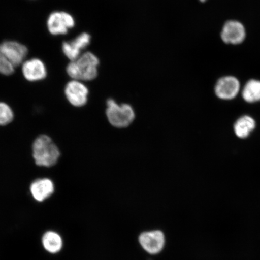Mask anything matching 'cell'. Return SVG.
<instances>
[{"label":"cell","mask_w":260,"mask_h":260,"mask_svg":"<svg viewBox=\"0 0 260 260\" xmlns=\"http://www.w3.org/2000/svg\"><path fill=\"white\" fill-rule=\"evenodd\" d=\"M0 54L8 58L19 69L30 55L27 45L14 40H6L0 43Z\"/></svg>","instance_id":"obj_6"},{"label":"cell","mask_w":260,"mask_h":260,"mask_svg":"<svg viewBox=\"0 0 260 260\" xmlns=\"http://www.w3.org/2000/svg\"><path fill=\"white\" fill-rule=\"evenodd\" d=\"M54 186L53 181L48 178H42L35 181L30 186V191L35 200L42 202L53 193Z\"/></svg>","instance_id":"obj_12"},{"label":"cell","mask_w":260,"mask_h":260,"mask_svg":"<svg viewBox=\"0 0 260 260\" xmlns=\"http://www.w3.org/2000/svg\"><path fill=\"white\" fill-rule=\"evenodd\" d=\"M45 24L49 34L58 37L67 35L76 25V21L69 12L56 10L48 15Z\"/></svg>","instance_id":"obj_4"},{"label":"cell","mask_w":260,"mask_h":260,"mask_svg":"<svg viewBox=\"0 0 260 260\" xmlns=\"http://www.w3.org/2000/svg\"><path fill=\"white\" fill-rule=\"evenodd\" d=\"M138 242L145 252L156 255L164 251L167 239L161 230H153L145 231L140 234Z\"/></svg>","instance_id":"obj_7"},{"label":"cell","mask_w":260,"mask_h":260,"mask_svg":"<svg viewBox=\"0 0 260 260\" xmlns=\"http://www.w3.org/2000/svg\"><path fill=\"white\" fill-rule=\"evenodd\" d=\"M106 115L110 124L119 128L129 126L135 118V113L131 106L127 104L118 105L112 99L107 100Z\"/></svg>","instance_id":"obj_3"},{"label":"cell","mask_w":260,"mask_h":260,"mask_svg":"<svg viewBox=\"0 0 260 260\" xmlns=\"http://www.w3.org/2000/svg\"></svg>","instance_id":"obj_19"},{"label":"cell","mask_w":260,"mask_h":260,"mask_svg":"<svg viewBox=\"0 0 260 260\" xmlns=\"http://www.w3.org/2000/svg\"><path fill=\"white\" fill-rule=\"evenodd\" d=\"M42 244L46 251L56 253L63 248V239L56 232H48L42 237Z\"/></svg>","instance_id":"obj_13"},{"label":"cell","mask_w":260,"mask_h":260,"mask_svg":"<svg viewBox=\"0 0 260 260\" xmlns=\"http://www.w3.org/2000/svg\"><path fill=\"white\" fill-rule=\"evenodd\" d=\"M206 0H200V2H203V3H204V2H206Z\"/></svg>","instance_id":"obj_18"},{"label":"cell","mask_w":260,"mask_h":260,"mask_svg":"<svg viewBox=\"0 0 260 260\" xmlns=\"http://www.w3.org/2000/svg\"><path fill=\"white\" fill-rule=\"evenodd\" d=\"M255 128V122L249 116H244L237 120L234 128L237 136L244 139L248 137Z\"/></svg>","instance_id":"obj_14"},{"label":"cell","mask_w":260,"mask_h":260,"mask_svg":"<svg viewBox=\"0 0 260 260\" xmlns=\"http://www.w3.org/2000/svg\"><path fill=\"white\" fill-rule=\"evenodd\" d=\"M246 35L245 28L241 22L231 20L223 25L221 38L225 44L237 45L242 43Z\"/></svg>","instance_id":"obj_10"},{"label":"cell","mask_w":260,"mask_h":260,"mask_svg":"<svg viewBox=\"0 0 260 260\" xmlns=\"http://www.w3.org/2000/svg\"><path fill=\"white\" fill-rule=\"evenodd\" d=\"M14 114L8 104L0 102V125H5L14 119Z\"/></svg>","instance_id":"obj_17"},{"label":"cell","mask_w":260,"mask_h":260,"mask_svg":"<svg viewBox=\"0 0 260 260\" xmlns=\"http://www.w3.org/2000/svg\"><path fill=\"white\" fill-rule=\"evenodd\" d=\"M14 64L7 58L0 54V76L9 77L14 76L17 71Z\"/></svg>","instance_id":"obj_16"},{"label":"cell","mask_w":260,"mask_h":260,"mask_svg":"<svg viewBox=\"0 0 260 260\" xmlns=\"http://www.w3.org/2000/svg\"><path fill=\"white\" fill-rule=\"evenodd\" d=\"M240 89L239 81L233 76L220 78L214 88L216 95L220 99L230 100L238 95Z\"/></svg>","instance_id":"obj_11"},{"label":"cell","mask_w":260,"mask_h":260,"mask_svg":"<svg viewBox=\"0 0 260 260\" xmlns=\"http://www.w3.org/2000/svg\"><path fill=\"white\" fill-rule=\"evenodd\" d=\"M91 37L87 32H81L70 41H64L61 44V50L64 56L73 61L82 54V51L90 44Z\"/></svg>","instance_id":"obj_9"},{"label":"cell","mask_w":260,"mask_h":260,"mask_svg":"<svg viewBox=\"0 0 260 260\" xmlns=\"http://www.w3.org/2000/svg\"><path fill=\"white\" fill-rule=\"evenodd\" d=\"M99 64V58L96 55L89 51L85 52L77 59L69 61L65 70L71 80L84 82L96 79Z\"/></svg>","instance_id":"obj_1"},{"label":"cell","mask_w":260,"mask_h":260,"mask_svg":"<svg viewBox=\"0 0 260 260\" xmlns=\"http://www.w3.org/2000/svg\"><path fill=\"white\" fill-rule=\"evenodd\" d=\"M32 152L36 164L45 167L56 164L60 154L56 145L47 135H41L35 140Z\"/></svg>","instance_id":"obj_2"},{"label":"cell","mask_w":260,"mask_h":260,"mask_svg":"<svg viewBox=\"0 0 260 260\" xmlns=\"http://www.w3.org/2000/svg\"><path fill=\"white\" fill-rule=\"evenodd\" d=\"M64 96L71 105L80 107L86 105L89 89L82 81L71 80L64 87Z\"/></svg>","instance_id":"obj_8"},{"label":"cell","mask_w":260,"mask_h":260,"mask_svg":"<svg viewBox=\"0 0 260 260\" xmlns=\"http://www.w3.org/2000/svg\"><path fill=\"white\" fill-rule=\"evenodd\" d=\"M242 96L245 102L252 103L260 101V81L252 79L249 80L244 86Z\"/></svg>","instance_id":"obj_15"},{"label":"cell","mask_w":260,"mask_h":260,"mask_svg":"<svg viewBox=\"0 0 260 260\" xmlns=\"http://www.w3.org/2000/svg\"><path fill=\"white\" fill-rule=\"evenodd\" d=\"M20 73L25 81L30 83H38L46 80L48 69L45 61L38 57H28L20 67Z\"/></svg>","instance_id":"obj_5"}]
</instances>
